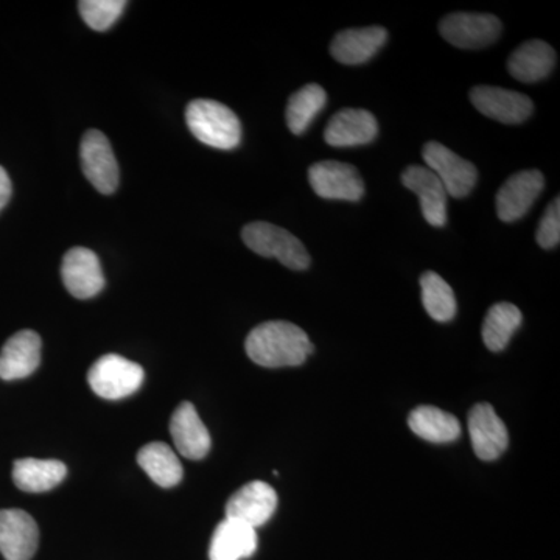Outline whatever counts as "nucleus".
<instances>
[{
    "label": "nucleus",
    "instance_id": "f257e3e1",
    "mask_svg": "<svg viewBox=\"0 0 560 560\" xmlns=\"http://www.w3.org/2000/svg\"><path fill=\"white\" fill-rule=\"evenodd\" d=\"M246 353L264 368L301 366L313 352L308 335L289 320H268L249 331Z\"/></svg>",
    "mask_w": 560,
    "mask_h": 560
},
{
    "label": "nucleus",
    "instance_id": "f03ea898",
    "mask_svg": "<svg viewBox=\"0 0 560 560\" xmlns=\"http://www.w3.org/2000/svg\"><path fill=\"white\" fill-rule=\"evenodd\" d=\"M187 127L205 145L219 150L237 149L242 124L234 110L215 101H194L186 109Z\"/></svg>",
    "mask_w": 560,
    "mask_h": 560
},
{
    "label": "nucleus",
    "instance_id": "7ed1b4c3",
    "mask_svg": "<svg viewBox=\"0 0 560 560\" xmlns=\"http://www.w3.org/2000/svg\"><path fill=\"white\" fill-rule=\"evenodd\" d=\"M242 238L254 253L267 259H278L290 270L304 271L311 267V254L300 238L276 224L254 221L243 228Z\"/></svg>",
    "mask_w": 560,
    "mask_h": 560
},
{
    "label": "nucleus",
    "instance_id": "20e7f679",
    "mask_svg": "<svg viewBox=\"0 0 560 560\" xmlns=\"http://www.w3.org/2000/svg\"><path fill=\"white\" fill-rule=\"evenodd\" d=\"M143 368L135 361L108 353L92 364L88 382L98 397L106 400H120L131 396L142 386Z\"/></svg>",
    "mask_w": 560,
    "mask_h": 560
},
{
    "label": "nucleus",
    "instance_id": "39448f33",
    "mask_svg": "<svg viewBox=\"0 0 560 560\" xmlns=\"http://www.w3.org/2000/svg\"><path fill=\"white\" fill-rule=\"evenodd\" d=\"M425 167L430 168L451 197L464 198L470 195L478 180V171L470 161L463 160L440 142L425 143L422 150Z\"/></svg>",
    "mask_w": 560,
    "mask_h": 560
},
{
    "label": "nucleus",
    "instance_id": "423d86ee",
    "mask_svg": "<svg viewBox=\"0 0 560 560\" xmlns=\"http://www.w3.org/2000/svg\"><path fill=\"white\" fill-rule=\"evenodd\" d=\"M81 168L88 180L103 195L119 187V164L108 138L98 130L86 131L80 145Z\"/></svg>",
    "mask_w": 560,
    "mask_h": 560
},
{
    "label": "nucleus",
    "instance_id": "0eeeda50",
    "mask_svg": "<svg viewBox=\"0 0 560 560\" xmlns=\"http://www.w3.org/2000/svg\"><path fill=\"white\" fill-rule=\"evenodd\" d=\"M501 22L492 14L453 13L440 24L442 38L459 49H485L501 35Z\"/></svg>",
    "mask_w": 560,
    "mask_h": 560
},
{
    "label": "nucleus",
    "instance_id": "6e6552de",
    "mask_svg": "<svg viewBox=\"0 0 560 560\" xmlns=\"http://www.w3.org/2000/svg\"><path fill=\"white\" fill-rule=\"evenodd\" d=\"M312 189L324 200L360 201L364 180L353 165L338 161H323L308 168Z\"/></svg>",
    "mask_w": 560,
    "mask_h": 560
},
{
    "label": "nucleus",
    "instance_id": "1a4fd4ad",
    "mask_svg": "<svg viewBox=\"0 0 560 560\" xmlns=\"http://www.w3.org/2000/svg\"><path fill=\"white\" fill-rule=\"evenodd\" d=\"M278 510V493L264 481H250L238 489L226 503V518L249 528L265 525Z\"/></svg>",
    "mask_w": 560,
    "mask_h": 560
},
{
    "label": "nucleus",
    "instance_id": "9d476101",
    "mask_svg": "<svg viewBox=\"0 0 560 560\" xmlns=\"http://www.w3.org/2000/svg\"><path fill=\"white\" fill-rule=\"evenodd\" d=\"M61 278L66 289L77 300H91L105 289V276L97 254L81 246L65 254Z\"/></svg>",
    "mask_w": 560,
    "mask_h": 560
},
{
    "label": "nucleus",
    "instance_id": "9b49d317",
    "mask_svg": "<svg viewBox=\"0 0 560 560\" xmlns=\"http://www.w3.org/2000/svg\"><path fill=\"white\" fill-rule=\"evenodd\" d=\"M470 102L489 119L506 125L523 124L534 109L533 101L525 94L495 86L474 88Z\"/></svg>",
    "mask_w": 560,
    "mask_h": 560
},
{
    "label": "nucleus",
    "instance_id": "f8f14e48",
    "mask_svg": "<svg viewBox=\"0 0 560 560\" xmlns=\"http://www.w3.org/2000/svg\"><path fill=\"white\" fill-rule=\"evenodd\" d=\"M545 178L539 171H523L512 175L497 194V213L504 223L523 219L540 197Z\"/></svg>",
    "mask_w": 560,
    "mask_h": 560
},
{
    "label": "nucleus",
    "instance_id": "ddd939ff",
    "mask_svg": "<svg viewBox=\"0 0 560 560\" xmlns=\"http://www.w3.org/2000/svg\"><path fill=\"white\" fill-rule=\"evenodd\" d=\"M401 184L420 200L423 219L434 228L447 224V190L441 179L423 165H410L401 173Z\"/></svg>",
    "mask_w": 560,
    "mask_h": 560
},
{
    "label": "nucleus",
    "instance_id": "4468645a",
    "mask_svg": "<svg viewBox=\"0 0 560 560\" xmlns=\"http://www.w3.org/2000/svg\"><path fill=\"white\" fill-rule=\"evenodd\" d=\"M39 529L22 510L0 511V552L5 560H32L38 550Z\"/></svg>",
    "mask_w": 560,
    "mask_h": 560
},
{
    "label": "nucleus",
    "instance_id": "2eb2a0df",
    "mask_svg": "<svg viewBox=\"0 0 560 560\" xmlns=\"http://www.w3.org/2000/svg\"><path fill=\"white\" fill-rule=\"evenodd\" d=\"M469 434L474 451L482 460L500 458L510 444L506 425L489 404H478L471 408Z\"/></svg>",
    "mask_w": 560,
    "mask_h": 560
},
{
    "label": "nucleus",
    "instance_id": "dca6fc26",
    "mask_svg": "<svg viewBox=\"0 0 560 560\" xmlns=\"http://www.w3.org/2000/svg\"><path fill=\"white\" fill-rule=\"evenodd\" d=\"M378 135V124L374 114L366 109L346 108L331 117L324 139L330 147L366 145Z\"/></svg>",
    "mask_w": 560,
    "mask_h": 560
},
{
    "label": "nucleus",
    "instance_id": "f3484780",
    "mask_svg": "<svg viewBox=\"0 0 560 560\" xmlns=\"http://www.w3.org/2000/svg\"><path fill=\"white\" fill-rule=\"evenodd\" d=\"M43 341L36 331L21 330L10 338L0 352V378L21 381L38 370Z\"/></svg>",
    "mask_w": 560,
    "mask_h": 560
},
{
    "label": "nucleus",
    "instance_id": "a211bd4d",
    "mask_svg": "<svg viewBox=\"0 0 560 560\" xmlns=\"http://www.w3.org/2000/svg\"><path fill=\"white\" fill-rule=\"evenodd\" d=\"M171 433L175 447L184 458L198 460L208 456L212 440L190 401H184L173 412Z\"/></svg>",
    "mask_w": 560,
    "mask_h": 560
},
{
    "label": "nucleus",
    "instance_id": "6ab92c4d",
    "mask_svg": "<svg viewBox=\"0 0 560 560\" xmlns=\"http://www.w3.org/2000/svg\"><path fill=\"white\" fill-rule=\"evenodd\" d=\"M386 39L388 32L383 27L349 28L331 40L330 54L341 65H363L385 46Z\"/></svg>",
    "mask_w": 560,
    "mask_h": 560
},
{
    "label": "nucleus",
    "instance_id": "aec40b11",
    "mask_svg": "<svg viewBox=\"0 0 560 560\" xmlns=\"http://www.w3.org/2000/svg\"><path fill=\"white\" fill-rule=\"evenodd\" d=\"M556 65V51L545 40L534 39L522 44L508 61V70L522 83H536L547 79Z\"/></svg>",
    "mask_w": 560,
    "mask_h": 560
},
{
    "label": "nucleus",
    "instance_id": "412c9836",
    "mask_svg": "<svg viewBox=\"0 0 560 560\" xmlns=\"http://www.w3.org/2000/svg\"><path fill=\"white\" fill-rule=\"evenodd\" d=\"M257 550L256 529L234 521L221 522L210 540V560H242Z\"/></svg>",
    "mask_w": 560,
    "mask_h": 560
},
{
    "label": "nucleus",
    "instance_id": "4be33fe9",
    "mask_svg": "<svg viewBox=\"0 0 560 560\" xmlns=\"http://www.w3.org/2000/svg\"><path fill=\"white\" fill-rule=\"evenodd\" d=\"M68 475V467L57 459L14 460L13 481L24 492L43 493L57 488Z\"/></svg>",
    "mask_w": 560,
    "mask_h": 560
},
{
    "label": "nucleus",
    "instance_id": "5701e85b",
    "mask_svg": "<svg viewBox=\"0 0 560 560\" xmlns=\"http://www.w3.org/2000/svg\"><path fill=\"white\" fill-rule=\"evenodd\" d=\"M408 425L420 440L433 442V444H447L460 436V423L451 412H445L436 407L416 408L408 418Z\"/></svg>",
    "mask_w": 560,
    "mask_h": 560
},
{
    "label": "nucleus",
    "instance_id": "b1692460",
    "mask_svg": "<svg viewBox=\"0 0 560 560\" xmlns=\"http://www.w3.org/2000/svg\"><path fill=\"white\" fill-rule=\"evenodd\" d=\"M143 471L161 488H173L183 480V464L175 452L164 442H150L138 453Z\"/></svg>",
    "mask_w": 560,
    "mask_h": 560
},
{
    "label": "nucleus",
    "instance_id": "393cba45",
    "mask_svg": "<svg viewBox=\"0 0 560 560\" xmlns=\"http://www.w3.org/2000/svg\"><path fill=\"white\" fill-rule=\"evenodd\" d=\"M522 312L510 302H499L489 308L482 323V341L492 352H501L510 345L512 335L522 324Z\"/></svg>",
    "mask_w": 560,
    "mask_h": 560
},
{
    "label": "nucleus",
    "instance_id": "a878e982",
    "mask_svg": "<svg viewBox=\"0 0 560 560\" xmlns=\"http://www.w3.org/2000/svg\"><path fill=\"white\" fill-rule=\"evenodd\" d=\"M327 103V94L319 84L311 83L294 92L287 106V125L293 135L301 136Z\"/></svg>",
    "mask_w": 560,
    "mask_h": 560
},
{
    "label": "nucleus",
    "instance_id": "bb28decb",
    "mask_svg": "<svg viewBox=\"0 0 560 560\" xmlns=\"http://www.w3.org/2000/svg\"><path fill=\"white\" fill-rule=\"evenodd\" d=\"M422 302L430 318L448 323L456 315V298L452 287L438 272L427 271L420 278Z\"/></svg>",
    "mask_w": 560,
    "mask_h": 560
},
{
    "label": "nucleus",
    "instance_id": "cd10ccee",
    "mask_svg": "<svg viewBox=\"0 0 560 560\" xmlns=\"http://www.w3.org/2000/svg\"><path fill=\"white\" fill-rule=\"evenodd\" d=\"M127 2L124 0H81V18L95 32H106L113 27L124 13Z\"/></svg>",
    "mask_w": 560,
    "mask_h": 560
},
{
    "label": "nucleus",
    "instance_id": "c85d7f7f",
    "mask_svg": "<svg viewBox=\"0 0 560 560\" xmlns=\"http://www.w3.org/2000/svg\"><path fill=\"white\" fill-rule=\"evenodd\" d=\"M560 242V200L559 197L548 206L541 217L539 230H537V243L544 249H552Z\"/></svg>",
    "mask_w": 560,
    "mask_h": 560
},
{
    "label": "nucleus",
    "instance_id": "c756f323",
    "mask_svg": "<svg viewBox=\"0 0 560 560\" xmlns=\"http://www.w3.org/2000/svg\"><path fill=\"white\" fill-rule=\"evenodd\" d=\"M11 197V180L9 173L0 167V210L5 208Z\"/></svg>",
    "mask_w": 560,
    "mask_h": 560
}]
</instances>
